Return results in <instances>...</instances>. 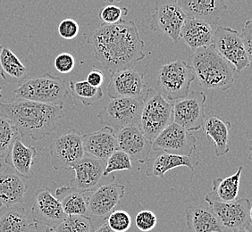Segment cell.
I'll use <instances>...</instances> for the list:
<instances>
[{
  "mask_svg": "<svg viewBox=\"0 0 252 232\" xmlns=\"http://www.w3.org/2000/svg\"><path fill=\"white\" fill-rule=\"evenodd\" d=\"M186 225L189 232H223L219 220L209 205L187 208Z\"/></svg>",
  "mask_w": 252,
  "mask_h": 232,
  "instance_id": "26",
  "label": "cell"
},
{
  "mask_svg": "<svg viewBox=\"0 0 252 232\" xmlns=\"http://www.w3.org/2000/svg\"><path fill=\"white\" fill-rule=\"evenodd\" d=\"M231 127V121H225L219 116H212L205 118L202 128L208 141L213 142L217 157L226 155L230 150L228 141Z\"/></svg>",
  "mask_w": 252,
  "mask_h": 232,
  "instance_id": "25",
  "label": "cell"
},
{
  "mask_svg": "<svg viewBox=\"0 0 252 232\" xmlns=\"http://www.w3.org/2000/svg\"><path fill=\"white\" fill-rule=\"evenodd\" d=\"M32 223L21 205L0 208V232H26Z\"/></svg>",
  "mask_w": 252,
  "mask_h": 232,
  "instance_id": "30",
  "label": "cell"
},
{
  "mask_svg": "<svg viewBox=\"0 0 252 232\" xmlns=\"http://www.w3.org/2000/svg\"><path fill=\"white\" fill-rule=\"evenodd\" d=\"M212 209L222 228L228 230H240L252 228V201L240 199L229 203L205 200Z\"/></svg>",
  "mask_w": 252,
  "mask_h": 232,
  "instance_id": "12",
  "label": "cell"
},
{
  "mask_svg": "<svg viewBox=\"0 0 252 232\" xmlns=\"http://www.w3.org/2000/svg\"><path fill=\"white\" fill-rule=\"evenodd\" d=\"M212 46L223 59L233 65L237 73H241L252 63L236 29L229 27L217 28L214 30Z\"/></svg>",
  "mask_w": 252,
  "mask_h": 232,
  "instance_id": "8",
  "label": "cell"
},
{
  "mask_svg": "<svg viewBox=\"0 0 252 232\" xmlns=\"http://www.w3.org/2000/svg\"><path fill=\"white\" fill-rule=\"evenodd\" d=\"M106 163L85 154L83 159L73 165L72 170L75 173V177L70 180L69 186L85 192H93L100 186Z\"/></svg>",
  "mask_w": 252,
  "mask_h": 232,
  "instance_id": "16",
  "label": "cell"
},
{
  "mask_svg": "<svg viewBox=\"0 0 252 232\" xmlns=\"http://www.w3.org/2000/svg\"><path fill=\"white\" fill-rule=\"evenodd\" d=\"M26 232H39L37 224H36V223H32L31 226H30L29 229L26 231Z\"/></svg>",
  "mask_w": 252,
  "mask_h": 232,
  "instance_id": "44",
  "label": "cell"
},
{
  "mask_svg": "<svg viewBox=\"0 0 252 232\" xmlns=\"http://www.w3.org/2000/svg\"><path fill=\"white\" fill-rule=\"evenodd\" d=\"M144 73L133 69H126L110 74L107 96L111 99L138 98L145 94Z\"/></svg>",
  "mask_w": 252,
  "mask_h": 232,
  "instance_id": "14",
  "label": "cell"
},
{
  "mask_svg": "<svg viewBox=\"0 0 252 232\" xmlns=\"http://www.w3.org/2000/svg\"><path fill=\"white\" fill-rule=\"evenodd\" d=\"M83 135L76 130H70L60 136L49 146L51 165L56 171H71L85 155Z\"/></svg>",
  "mask_w": 252,
  "mask_h": 232,
  "instance_id": "9",
  "label": "cell"
},
{
  "mask_svg": "<svg viewBox=\"0 0 252 232\" xmlns=\"http://www.w3.org/2000/svg\"><path fill=\"white\" fill-rule=\"evenodd\" d=\"M37 226H38L39 232H55L54 229H52V228L46 227V226H42V225H39V224H37Z\"/></svg>",
  "mask_w": 252,
  "mask_h": 232,
  "instance_id": "43",
  "label": "cell"
},
{
  "mask_svg": "<svg viewBox=\"0 0 252 232\" xmlns=\"http://www.w3.org/2000/svg\"><path fill=\"white\" fill-rule=\"evenodd\" d=\"M233 232H252L251 230L248 229H240V230H235Z\"/></svg>",
  "mask_w": 252,
  "mask_h": 232,
  "instance_id": "45",
  "label": "cell"
},
{
  "mask_svg": "<svg viewBox=\"0 0 252 232\" xmlns=\"http://www.w3.org/2000/svg\"><path fill=\"white\" fill-rule=\"evenodd\" d=\"M69 86L73 98L81 102L85 107L93 106L96 102L99 101L104 95L101 87H93L86 81L77 83L70 82Z\"/></svg>",
  "mask_w": 252,
  "mask_h": 232,
  "instance_id": "31",
  "label": "cell"
},
{
  "mask_svg": "<svg viewBox=\"0 0 252 232\" xmlns=\"http://www.w3.org/2000/svg\"><path fill=\"white\" fill-rule=\"evenodd\" d=\"M115 232L114 231H112L110 228L107 226V223H104L103 225L101 226H99V227L97 228V229H95L94 230V232Z\"/></svg>",
  "mask_w": 252,
  "mask_h": 232,
  "instance_id": "42",
  "label": "cell"
},
{
  "mask_svg": "<svg viewBox=\"0 0 252 232\" xmlns=\"http://www.w3.org/2000/svg\"><path fill=\"white\" fill-rule=\"evenodd\" d=\"M85 154L107 162L108 157L117 150L116 131L109 127L84 134L82 137Z\"/></svg>",
  "mask_w": 252,
  "mask_h": 232,
  "instance_id": "21",
  "label": "cell"
},
{
  "mask_svg": "<svg viewBox=\"0 0 252 232\" xmlns=\"http://www.w3.org/2000/svg\"><path fill=\"white\" fill-rule=\"evenodd\" d=\"M139 128L152 141L173 122V102L166 100L160 92L149 88L143 96Z\"/></svg>",
  "mask_w": 252,
  "mask_h": 232,
  "instance_id": "4",
  "label": "cell"
},
{
  "mask_svg": "<svg viewBox=\"0 0 252 232\" xmlns=\"http://www.w3.org/2000/svg\"><path fill=\"white\" fill-rule=\"evenodd\" d=\"M80 31V25L75 20L67 18L59 24V33L61 38L64 39H75Z\"/></svg>",
  "mask_w": 252,
  "mask_h": 232,
  "instance_id": "38",
  "label": "cell"
},
{
  "mask_svg": "<svg viewBox=\"0 0 252 232\" xmlns=\"http://www.w3.org/2000/svg\"><path fill=\"white\" fill-rule=\"evenodd\" d=\"M0 117L12 122L21 139L39 141L56 130L57 122L64 117V111L63 107L21 99L0 103Z\"/></svg>",
  "mask_w": 252,
  "mask_h": 232,
  "instance_id": "2",
  "label": "cell"
},
{
  "mask_svg": "<svg viewBox=\"0 0 252 232\" xmlns=\"http://www.w3.org/2000/svg\"><path fill=\"white\" fill-rule=\"evenodd\" d=\"M195 79L192 67L183 60H177L160 67L157 84L166 100L175 102L189 95Z\"/></svg>",
  "mask_w": 252,
  "mask_h": 232,
  "instance_id": "6",
  "label": "cell"
},
{
  "mask_svg": "<svg viewBox=\"0 0 252 232\" xmlns=\"http://www.w3.org/2000/svg\"><path fill=\"white\" fill-rule=\"evenodd\" d=\"M243 166H240L235 174L226 178L213 179L212 190L205 197V200L229 203L236 200L240 190L241 175Z\"/></svg>",
  "mask_w": 252,
  "mask_h": 232,
  "instance_id": "28",
  "label": "cell"
},
{
  "mask_svg": "<svg viewBox=\"0 0 252 232\" xmlns=\"http://www.w3.org/2000/svg\"><path fill=\"white\" fill-rule=\"evenodd\" d=\"M94 58L113 73L132 69L145 58L144 41L133 21L123 20L117 25H101L87 36Z\"/></svg>",
  "mask_w": 252,
  "mask_h": 232,
  "instance_id": "1",
  "label": "cell"
},
{
  "mask_svg": "<svg viewBox=\"0 0 252 232\" xmlns=\"http://www.w3.org/2000/svg\"><path fill=\"white\" fill-rule=\"evenodd\" d=\"M177 4L186 17L199 20L216 26L227 11V5L222 0H178Z\"/></svg>",
  "mask_w": 252,
  "mask_h": 232,
  "instance_id": "19",
  "label": "cell"
},
{
  "mask_svg": "<svg viewBox=\"0 0 252 232\" xmlns=\"http://www.w3.org/2000/svg\"><path fill=\"white\" fill-rule=\"evenodd\" d=\"M86 82L93 87H101L104 83V74L100 70L93 69L88 74Z\"/></svg>",
  "mask_w": 252,
  "mask_h": 232,
  "instance_id": "41",
  "label": "cell"
},
{
  "mask_svg": "<svg viewBox=\"0 0 252 232\" xmlns=\"http://www.w3.org/2000/svg\"><path fill=\"white\" fill-rule=\"evenodd\" d=\"M91 192H85L70 186H63L56 190L58 199L63 213L66 216L84 215L88 216V201Z\"/></svg>",
  "mask_w": 252,
  "mask_h": 232,
  "instance_id": "27",
  "label": "cell"
},
{
  "mask_svg": "<svg viewBox=\"0 0 252 232\" xmlns=\"http://www.w3.org/2000/svg\"><path fill=\"white\" fill-rule=\"evenodd\" d=\"M158 223V218L152 211L143 210L136 214L135 225L142 232H151Z\"/></svg>",
  "mask_w": 252,
  "mask_h": 232,
  "instance_id": "37",
  "label": "cell"
},
{
  "mask_svg": "<svg viewBox=\"0 0 252 232\" xmlns=\"http://www.w3.org/2000/svg\"><path fill=\"white\" fill-rule=\"evenodd\" d=\"M32 223L55 229L67 217L58 199L48 189H39L32 207Z\"/></svg>",
  "mask_w": 252,
  "mask_h": 232,
  "instance_id": "15",
  "label": "cell"
},
{
  "mask_svg": "<svg viewBox=\"0 0 252 232\" xmlns=\"http://www.w3.org/2000/svg\"><path fill=\"white\" fill-rule=\"evenodd\" d=\"M19 137L18 131L12 122L0 117V159H5L14 141Z\"/></svg>",
  "mask_w": 252,
  "mask_h": 232,
  "instance_id": "33",
  "label": "cell"
},
{
  "mask_svg": "<svg viewBox=\"0 0 252 232\" xmlns=\"http://www.w3.org/2000/svg\"><path fill=\"white\" fill-rule=\"evenodd\" d=\"M243 40V46L246 50L248 57L252 60V21L248 20L245 23L242 32L240 34Z\"/></svg>",
  "mask_w": 252,
  "mask_h": 232,
  "instance_id": "40",
  "label": "cell"
},
{
  "mask_svg": "<svg viewBox=\"0 0 252 232\" xmlns=\"http://www.w3.org/2000/svg\"><path fill=\"white\" fill-rule=\"evenodd\" d=\"M13 95L20 99L63 107L68 90L61 78L45 73L40 77L25 80L13 91Z\"/></svg>",
  "mask_w": 252,
  "mask_h": 232,
  "instance_id": "5",
  "label": "cell"
},
{
  "mask_svg": "<svg viewBox=\"0 0 252 232\" xmlns=\"http://www.w3.org/2000/svg\"><path fill=\"white\" fill-rule=\"evenodd\" d=\"M1 91H2V87L0 86V98H1Z\"/></svg>",
  "mask_w": 252,
  "mask_h": 232,
  "instance_id": "47",
  "label": "cell"
},
{
  "mask_svg": "<svg viewBox=\"0 0 252 232\" xmlns=\"http://www.w3.org/2000/svg\"><path fill=\"white\" fill-rule=\"evenodd\" d=\"M37 149L32 145H25L21 138H17L5 158V163L24 179H31L33 175L32 167Z\"/></svg>",
  "mask_w": 252,
  "mask_h": 232,
  "instance_id": "22",
  "label": "cell"
},
{
  "mask_svg": "<svg viewBox=\"0 0 252 232\" xmlns=\"http://www.w3.org/2000/svg\"><path fill=\"white\" fill-rule=\"evenodd\" d=\"M131 217L125 210H115L107 217V224L115 232H126L131 225Z\"/></svg>",
  "mask_w": 252,
  "mask_h": 232,
  "instance_id": "35",
  "label": "cell"
},
{
  "mask_svg": "<svg viewBox=\"0 0 252 232\" xmlns=\"http://www.w3.org/2000/svg\"><path fill=\"white\" fill-rule=\"evenodd\" d=\"M143 97L138 98L112 99L98 113L97 118L102 125L119 131L132 126H139Z\"/></svg>",
  "mask_w": 252,
  "mask_h": 232,
  "instance_id": "7",
  "label": "cell"
},
{
  "mask_svg": "<svg viewBox=\"0 0 252 232\" xmlns=\"http://www.w3.org/2000/svg\"><path fill=\"white\" fill-rule=\"evenodd\" d=\"M206 100L203 92L191 91L187 97L173 102V122L189 132L200 130L205 121Z\"/></svg>",
  "mask_w": 252,
  "mask_h": 232,
  "instance_id": "10",
  "label": "cell"
},
{
  "mask_svg": "<svg viewBox=\"0 0 252 232\" xmlns=\"http://www.w3.org/2000/svg\"><path fill=\"white\" fill-rule=\"evenodd\" d=\"M128 14L127 7H120L116 5H107L102 7L98 17L102 22V25H117L123 21V17Z\"/></svg>",
  "mask_w": 252,
  "mask_h": 232,
  "instance_id": "36",
  "label": "cell"
},
{
  "mask_svg": "<svg viewBox=\"0 0 252 232\" xmlns=\"http://www.w3.org/2000/svg\"><path fill=\"white\" fill-rule=\"evenodd\" d=\"M126 193V186L108 183L99 186L90 193L88 212L95 217H106L114 211Z\"/></svg>",
  "mask_w": 252,
  "mask_h": 232,
  "instance_id": "18",
  "label": "cell"
},
{
  "mask_svg": "<svg viewBox=\"0 0 252 232\" xmlns=\"http://www.w3.org/2000/svg\"><path fill=\"white\" fill-rule=\"evenodd\" d=\"M185 19L186 15L176 0H157L151 28L153 31L165 34L176 43L179 41L180 32Z\"/></svg>",
  "mask_w": 252,
  "mask_h": 232,
  "instance_id": "13",
  "label": "cell"
},
{
  "mask_svg": "<svg viewBox=\"0 0 252 232\" xmlns=\"http://www.w3.org/2000/svg\"><path fill=\"white\" fill-rule=\"evenodd\" d=\"M190 59L195 77L201 87L221 91H226L232 87L235 70L212 45L195 50Z\"/></svg>",
  "mask_w": 252,
  "mask_h": 232,
  "instance_id": "3",
  "label": "cell"
},
{
  "mask_svg": "<svg viewBox=\"0 0 252 232\" xmlns=\"http://www.w3.org/2000/svg\"><path fill=\"white\" fill-rule=\"evenodd\" d=\"M132 165L130 157L126 153L120 150H117L112 154L106 163V168L103 174V177H107L114 172L131 171Z\"/></svg>",
  "mask_w": 252,
  "mask_h": 232,
  "instance_id": "34",
  "label": "cell"
},
{
  "mask_svg": "<svg viewBox=\"0 0 252 232\" xmlns=\"http://www.w3.org/2000/svg\"><path fill=\"white\" fill-rule=\"evenodd\" d=\"M28 74V68L11 49L0 46V76L9 83L25 82Z\"/></svg>",
  "mask_w": 252,
  "mask_h": 232,
  "instance_id": "29",
  "label": "cell"
},
{
  "mask_svg": "<svg viewBox=\"0 0 252 232\" xmlns=\"http://www.w3.org/2000/svg\"><path fill=\"white\" fill-rule=\"evenodd\" d=\"M117 150L126 153L131 161L145 164L150 160L152 141L147 139L138 126L117 131Z\"/></svg>",
  "mask_w": 252,
  "mask_h": 232,
  "instance_id": "17",
  "label": "cell"
},
{
  "mask_svg": "<svg viewBox=\"0 0 252 232\" xmlns=\"http://www.w3.org/2000/svg\"><path fill=\"white\" fill-rule=\"evenodd\" d=\"M146 169L147 177L162 178L170 170L177 167H187L191 172H195L199 165V160L194 156H182V155H171L160 152L152 160H149Z\"/></svg>",
  "mask_w": 252,
  "mask_h": 232,
  "instance_id": "23",
  "label": "cell"
},
{
  "mask_svg": "<svg viewBox=\"0 0 252 232\" xmlns=\"http://www.w3.org/2000/svg\"><path fill=\"white\" fill-rule=\"evenodd\" d=\"M92 219L89 216H67L65 220L54 229L55 232H93Z\"/></svg>",
  "mask_w": 252,
  "mask_h": 232,
  "instance_id": "32",
  "label": "cell"
},
{
  "mask_svg": "<svg viewBox=\"0 0 252 232\" xmlns=\"http://www.w3.org/2000/svg\"><path fill=\"white\" fill-rule=\"evenodd\" d=\"M27 189L24 178L6 165L0 173V208L21 205Z\"/></svg>",
  "mask_w": 252,
  "mask_h": 232,
  "instance_id": "20",
  "label": "cell"
},
{
  "mask_svg": "<svg viewBox=\"0 0 252 232\" xmlns=\"http://www.w3.org/2000/svg\"><path fill=\"white\" fill-rule=\"evenodd\" d=\"M5 169V167H4V166H3V165H1V164H0V173H1V172H2V171H3V170Z\"/></svg>",
  "mask_w": 252,
  "mask_h": 232,
  "instance_id": "46",
  "label": "cell"
},
{
  "mask_svg": "<svg viewBox=\"0 0 252 232\" xmlns=\"http://www.w3.org/2000/svg\"><path fill=\"white\" fill-rule=\"evenodd\" d=\"M54 65L56 70L60 73H71L75 65V60L73 55L69 53L59 54L55 58Z\"/></svg>",
  "mask_w": 252,
  "mask_h": 232,
  "instance_id": "39",
  "label": "cell"
},
{
  "mask_svg": "<svg viewBox=\"0 0 252 232\" xmlns=\"http://www.w3.org/2000/svg\"><path fill=\"white\" fill-rule=\"evenodd\" d=\"M214 29L203 21L186 17L180 32V39L192 50L207 48L213 42Z\"/></svg>",
  "mask_w": 252,
  "mask_h": 232,
  "instance_id": "24",
  "label": "cell"
},
{
  "mask_svg": "<svg viewBox=\"0 0 252 232\" xmlns=\"http://www.w3.org/2000/svg\"><path fill=\"white\" fill-rule=\"evenodd\" d=\"M196 147L195 136L172 122L153 141L151 150L171 155L191 156Z\"/></svg>",
  "mask_w": 252,
  "mask_h": 232,
  "instance_id": "11",
  "label": "cell"
}]
</instances>
